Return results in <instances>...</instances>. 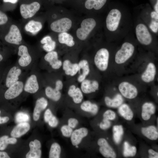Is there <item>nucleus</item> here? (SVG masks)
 <instances>
[{"mask_svg":"<svg viewBox=\"0 0 158 158\" xmlns=\"http://www.w3.org/2000/svg\"><path fill=\"white\" fill-rule=\"evenodd\" d=\"M157 95H158V92L157 93Z\"/></svg>","mask_w":158,"mask_h":158,"instance_id":"obj_57","label":"nucleus"},{"mask_svg":"<svg viewBox=\"0 0 158 158\" xmlns=\"http://www.w3.org/2000/svg\"><path fill=\"white\" fill-rule=\"evenodd\" d=\"M6 142L8 144H15L16 143V142H17V140L14 137H8L7 139Z\"/></svg>","mask_w":158,"mask_h":158,"instance_id":"obj_50","label":"nucleus"},{"mask_svg":"<svg viewBox=\"0 0 158 158\" xmlns=\"http://www.w3.org/2000/svg\"><path fill=\"white\" fill-rule=\"evenodd\" d=\"M123 132V128L121 125L114 126L113 128V138L116 143L118 144L120 142Z\"/></svg>","mask_w":158,"mask_h":158,"instance_id":"obj_35","label":"nucleus"},{"mask_svg":"<svg viewBox=\"0 0 158 158\" xmlns=\"http://www.w3.org/2000/svg\"><path fill=\"white\" fill-rule=\"evenodd\" d=\"M8 137L7 135H4L0 138V150H4L6 148L8 145L6 140Z\"/></svg>","mask_w":158,"mask_h":158,"instance_id":"obj_42","label":"nucleus"},{"mask_svg":"<svg viewBox=\"0 0 158 158\" xmlns=\"http://www.w3.org/2000/svg\"><path fill=\"white\" fill-rule=\"evenodd\" d=\"M44 59L53 70L59 69L62 66V62L59 59L58 53L55 50L47 52L44 56Z\"/></svg>","mask_w":158,"mask_h":158,"instance_id":"obj_17","label":"nucleus"},{"mask_svg":"<svg viewBox=\"0 0 158 158\" xmlns=\"http://www.w3.org/2000/svg\"><path fill=\"white\" fill-rule=\"evenodd\" d=\"M97 22L92 15L81 16L70 32L78 43L86 42L96 28Z\"/></svg>","mask_w":158,"mask_h":158,"instance_id":"obj_1","label":"nucleus"},{"mask_svg":"<svg viewBox=\"0 0 158 158\" xmlns=\"http://www.w3.org/2000/svg\"><path fill=\"white\" fill-rule=\"evenodd\" d=\"M4 39L7 43L13 45L19 46L21 44L22 36L19 29L16 25L13 24L11 25Z\"/></svg>","mask_w":158,"mask_h":158,"instance_id":"obj_11","label":"nucleus"},{"mask_svg":"<svg viewBox=\"0 0 158 158\" xmlns=\"http://www.w3.org/2000/svg\"><path fill=\"white\" fill-rule=\"evenodd\" d=\"M97 144L99 147V152L104 157L107 158L116 157V154L115 151L105 138H99Z\"/></svg>","mask_w":158,"mask_h":158,"instance_id":"obj_16","label":"nucleus"},{"mask_svg":"<svg viewBox=\"0 0 158 158\" xmlns=\"http://www.w3.org/2000/svg\"><path fill=\"white\" fill-rule=\"evenodd\" d=\"M150 28L153 32H157L158 30V20L154 19L152 20L150 24Z\"/></svg>","mask_w":158,"mask_h":158,"instance_id":"obj_45","label":"nucleus"},{"mask_svg":"<svg viewBox=\"0 0 158 158\" xmlns=\"http://www.w3.org/2000/svg\"><path fill=\"white\" fill-rule=\"evenodd\" d=\"M28 71L26 72L18 81L6 89L4 93V97L6 99H13L18 97L23 92L24 83Z\"/></svg>","mask_w":158,"mask_h":158,"instance_id":"obj_6","label":"nucleus"},{"mask_svg":"<svg viewBox=\"0 0 158 158\" xmlns=\"http://www.w3.org/2000/svg\"><path fill=\"white\" fill-rule=\"evenodd\" d=\"M8 20V18L7 15L5 13L0 10V25L6 23Z\"/></svg>","mask_w":158,"mask_h":158,"instance_id":"obj_46","label":"nucleus"},{"mask_svg":"<svg viewBox=\"0 0 158 158\" xmlns=\"http://www.w3.org/2000/svg\"><path fill=\"white\" fill-rule=\"evenodd\" d=\"M156 70L155 65L152 63H148L147 68L141 76L142 80L146 83H150L154 79Z\"/></svg>","mask_w":158,"mask_h":158,"instance_id":"obj_23","label":"nucleus"},{"mask_svg":"<svg viewBox=\"0 0 158 158\" xmlns=\"http://www.w3.org/2000/svg\"><path fill=\"white\" fill-rule=\"evenodd\" d=\"M118 111L120 115L125 119L130 121L133 116V113L129 106L127 104H122L118 109Z\"/></svg>","mask_w":158,"mask_h":158,"instance_id":"obj_34","label":"nucleus"},{"mask_svg":"<svg viewBox=\"0 0 158 158\" xmlns=\"http://www.w3.org/2000/svg\"><path fill=\"white\" fill-rule=\"evenodd\" d=\"M151 16L152 18L154 19L157 20L158 19V13L155 11H152L151 12Z\"/></svg>","mask_w":158,"mask_h":158,"instance_id":"obj_53","label":"nucleus"},{"mask_svg":"<svg viewBox=\"0 0 158 158\" xmlns=\"http://www.w3.org/2000/svg\"><path fill=\"white\" fill-rule=\"evenodd\" d=\"M79 71L80 73V70H82V72L80 74L77 78V80L79 83H81L85 79L86 76L88 75L90 71L88 62L85 59L81 60L78 63Z\"/></svg>","mask_w":158,"mask_h":158,"instance_id":"obj_26","label":"nucleus"},{"mask_svg":"<svg viewBox=\"0 0 158 158\" xmlns=\"http://www.w3.org/2000/svg\"><path fill=\"white\" fill-rule=\"evenodd\" d=\"M29 115L23 112H19L16 115V121L18 123L26 122L29 121Z\"/></svg>","mask_w":158,"mask_h":158,"instance_id":"obj_38","label":"nucleus"},{"mask_svg":"<svg viewBox=\"0 0 158 158\" xmlns=\"http://www.w3.org/2000/svg\"><path fill=\"white\" fill-rule=\"evenodd\" d=\"M155 108L154 104L150 102H145L142 106L141 116L143 120H149L152 114H154Z\"/></svg>","mask_w":158,"mask_h":158,"instance_id":"obj_28","label":"nucleus"},{"mask_svg":"<svg viewBox=\"0 0 158 158\" xmlns=\"http://www.w3.org/2000/svg\"><path fill=\"white\" fill-rule=\"evenodd\" d=\"M68 94L72 98L74 103L76 104L80 103L83 98V92L81 89L77 87L74 85H71L69 86Z\"/></svg>","mask_w":158,"mask_h":158,"instance_id":"obj_22","label":"nucleus"},{"mask_svg":"<svg viewBox=\"0 0 158 158\" xmlns=\"http://www.w3.org/2000/svg\"><path fill=\"white\" fill-rule=\"evenodd\" d=\"M154 9L155 11L158 13V1L157 0V1L155 5L154 6Z\"/></svg>","mask_w":158,"mask_h":158,"instance_id":"obj_55","label":"nucleus"},{"mask_svg":"<svg viewBox=\"0 0 158 158\" xmlns=\"http://www.w3.org/2000/svg\"><path fill=\"white\" fill-rule=\"evenodd\" d=\"M103 118L109 120H112L116 118L115 113L111 110L106 111L103 114Z\"/></svg>","mask_w":158,"mask_h":158,"instance_id":"obj_40","label":"nucleus"},{"mask_svg":"<svg viewBox=\"0 0 158 158\" xmlns=\"http://www.w3.org/2000/svg\"><path fill=\"white\" fill-rule=\"evenodd\" d=\"M62 66L63 69L67 75L73 76L78 72V63H72L69 60L67 59L64 60Z\"/></svg>","mask_w":158,"mask_h":158,"instance_id":"obj_25","label":"nucleus"},{"mask_svg":"<svg viewBox=\"0 0 158 158\" xmlns=\"http://www.w3.org/2000/svg\"><path fill=\"white\" fill-rule=\"evenodd\" d=\"M111 123L109 120L103 118L99 124L100 128L103 130L109 128L111 126Z\"/></svg>","mask_w":158,"mask_h":158,"instance_id":"obj_41","label":"nucleus"},{"mask_svg":"<svg viewBox=\"0 0 158 158\" xmlns=\"http://www.w3.org/2000/svg\"><path fill=\"white\" fill-rule=\"evenodd\" d=\"M121 16V13L119 10L116 9L111 10L106 18L107 29L111 31L116 30L119 25Z\"/></svg>","mask_w":158,"mask_h":158,"instance_id":"obj_10","label":"nucleus"},{"mask_svg":"<svg viewBox=\"0 0 158 158\" xmlns=\"http://www.w3.org/2000/svg\"><path fill=\"white\" fill-rule=\"evenodd\" d=\"M134 49V46L131 43L128 42L123 43L121 48L116 54V62L118 64L125 63L132 56Z\"/></svg>","mask_w":158,"mask_h":158,"instance_id":"obj_8","label":"nucleus"},{"mask_svg":"<svg viewBox=\"0 0 158 158\" xmlns=\"http://www.w3.org/2000/svg\"><path fill=\"white\" fill-rule=\"evenodd\" d=\"M79 123L78 120L75 118H70L67 121V125L73 129L75 128Z\"/></svg>","mask_w":158,"mask_h":158,"instance_id":"obj_44","label":"nucleus"},{"mask_svg":"<svg viewBox=\"0 0 158 158\" xmlns=\"http://www.w3.org/2000/svg\"><path fill=\"white\" fill-rule=\"evenodd\" d=\"M30 150L26 155L27 158H40L41 157L42 151L40 142L36 139L30 142L29 144Z\"/></svg>","mask_w":158,"mask_h":158,"instance_id":"obj_19","label":"nucleus"},{"mask_svg":"<svg viewBox=\"0 0 158 158\" xmlns=\"http://www.w3.org/2000/svg\"><path fill=\"white\" fill-rule=\"evenodd\" d=\"M109 58V53L107 49L102 48L97 50L94 56V61L99 70L103 71L107 69Z\"/></svg>","mask_w":158,"mask_h":158,"instance_id":"obj_9","label":"nucleus"},{"mask_svg":"<svg viewBox=\"0 0 158 158\" xmlns=\"http://www.w3.org/2000/svg\"><path fill=\"white\" fill-rule=\"evenodd\" d=\"M47 123L50 127L54 128L58 125L59 121L57 118L53 115L49 118Z\"/></svg>","mask_w":158,"mask_h":158,"instance_id":"obj_43","label":"nucleus"},{"mask_svg":"<svg viewBox=\"0 0 158 158\" xmlns=\"http://www.w3.org/2000/svg\"><path fill=\"white\" fill-rule=\"evenodd\" d=\"M8 154L5 152L0 151V158H10Z\"/></svg>","mask_w":158,"mask_h":158,"instance_id":"obj_52","label":"nucleus"},{"mask_svg":"<svg viewBox=\"0 0 158 158\" xmlns=\"http://www.w3.org/2000/svg\"><path fill=\"white\" fill-rule=\"evenodd\" d=\"M104 102L107 106L116 108L119 107L122 104L123 99L121 95L118 94L112 99L108 97H106L104 98Z\"/></svg>","mask_w":158,"mask_h":158,"instance_id":"obj_33","label":"nucleus"},{"mask_svg":"<svg viewBox=\"0 0 158 158\" xmlns=\"http://www.w3.org/2000/svg\"><path fill=\"white\" fill-rule=\"evenodd\" d=\"M46 96L49 99L54 102H57L61 99V94L60 91L56 90L50 85H47L45 88Z\"/></svg>","mask_w":158,"mask_h":158,"instance_id":"obj_30","label":"nucleus"},{"mask_svg":"<svg viewBox=\"0 0 158 158\" xmlns=\"http://www.w3.org/2000/svg\"><path fill=\"white\" fill-rule=\"evenodd\" d=\"M81 16L74 11H70L58 18L50 21V29L55 33L70 32Z\"/></svg>","mask_w":158,"mask_h":158,"instance_id":"obj_2","label":"nucleus"},{"mask_svg":"<svg viewBox=\"0 0 158 158\" xmlns=\"http://www.w3.org/2000/svg\"><path fill=\"white\" fill-rule=\"evenodd\" d=\"M135 30L137 39L140 43L148 45L151 43L152 37L145 25L141 23L138 25L136 27Z\"/></svg>","mask_w":158,"mask_h":158,"instance_id":"obj_12","label":"nucleus"},{"mask_svg":"<svg viewBox=\"0 0 158 158\" xmlns=\"http://www.w3.org/2000/svg\"><path fill=\"white\" fill-rule=\"evenodd\" d=\"M27 71L20 68L15 63L8 67L2 80V87L6 89L18 81Z\"/></svg>","mask_w":158,"mask_h":158,"instance_id":"obj_4","label":"nucleus"},{"mask_svg":"<svg viewBox=\"0 0 158 158\" xmlns=\"http://www.w3.org/2000/svg\"><path fill=\"white\" fill-rule=\"evenodd\" d=\"M42 23L39 21L31 20L29 21L25 25V30L27 32L33 34H36L42 29Z\"/></svg>","mask_w":158,"mask_h":158,"instance_id":"obj_31","label":"nucleus"},{"mask_svg":"<svg viewBox=\"0 0 158 158\" xmlns=\"http://www.w3.org/2000/svg\"><path fill=\"white\" fill-rule=\"evenodd\" d=\"M30 125L27 122L20 123L16 126L11 133L13 137L18 138L25 134L30 130Z\"/></svg>","mask_w":158,"mask_h":158,"instance_id":"obj_24","label":"nucleus"},{"mask_svg":"<svg viewBox=\"0 0 158 158\" xmlns=\"http://www.w3.org/2000/svg\"><path fill=\"white\" fill-rule=\"evenodd\" d=\"M40 42L42 44L43 49L47 52L54 50L56 47V41L49 35L44 37L41 40Z\"/></svg>","mask_w":158,"mask_h":158,"instance_id":"obj_27","label":"nucleus"},{"mask_svg":"<svg viewBox=\"0 0 158 158\" xmlns=\"http://www.w3.org/2000/svg\"><path fill=\"white\" fill-rule=\"evenodd\" d=\"M18 58L16 63L25 71L31 70L34 65L37 63V58L31 54L27 46L21 44L18 48Z\"/></svg>","mask_w":158,"mask_h":158,"instance_id":"obj_3","label":"nucleus"},{"mask_svg":"<svg viewBox=\"0 0 158 158\" xmlns=\"http://www.w3.org/2000/svg\"><path fill=\"white\" fill-rule=\"evenodd\" d=\"M55 34L56 35L57 42L61 45L72 48L74 47L78 43L74 37L70 32H65Z\"/></svg>","mask_w":158,"mask_h":158,"instance_id":"obj_15","label":"nucleus"},{"mask_svg":"<svg viewBox=\"0 0 158 158\" xmlns=\"http://www.w3.org/2000/svg\"><path fill=\"white\" fill-rule=\"evenodd\" d=\"M63 83L61 80H58L55 81L54 88L56 90L60 91L63 89Z\"/></svg>","mask_w":158,"mask_h":158,"instance_id":"obj_48","label":"nucleus"},{"mask_svg":"<svg viewBox=\"0 0 158 158\" xmlns=\"http://www.w3.org/2000/svg\"><path fill=\"white\" fill-rule=\"evenodd\" d=\"M48 104L47 99L44 97H41L37 99L33 114V118L34 121H36L39 119L41 112L47 108Z\"/></svg>","mask_w":158,"mask_h":158,"instance_id":"obj_21","label":"nucleus"},{"mask_svg":"<svg viewBox=\"0 0 158 158\" xmlns=\"http://www.w3.org/2000/svg\"><path fill=\"white\" fill-rule=\"evenodd\" d=\"M53 115V114L51 111L49 109H46L44 114V119L45 121L47 123L50 118Z\"/></svg>","mask_w":158,"mask_h":158,"instance_id":"obj_47","label":"nucleus"},{"mask_svg":"<svg viewBox=\"0 0 158 158\" xmlns=\"http://www.w3.org/2000/svg\"><path fill=\"white\" fill-rule=\"evenodd\" d=\"M0 110V114L1 113ZM9 118L8 116L1 117L0 116V124H3L7 122L9 120Z\"/></svg>","mask_w":158,"mask_h":158,"instance_id":"obj_51","label":"nucleus"},{"mask_svg":"<svg viewBox=\"0 0 158 158\" xmlns=\"http://www.w3.org/2000/svg\"><path fill=\"white\" fill-rule=\"evenodd\" d=\"M149 154V157L150 158H158V153L152 149H149L148 150Z\"/></svg>","mask_w":158,"mask_h":158,"instance_id":"obj_49","label":"nucleus"},{"mask_svg":"<svg viewBox=\"0 0 158 158\" xmlns=\"http://www.w3.org/2000/svg\"><path fill=\"white\" fill-rule=\"evenodd\" d=\"M60 130L63 136L67 138L70 137L73 130V129L67 124L63 125Z\"/></svg>","mask_w":158,"mask_h":158,"instance_id":"obj_39","label":"nucleus"},{"mask_svg":"<svg viewBox=\"0 0 158 158\" xmlns=\"http://www.w3.org/2000/svg\"><path fill=\"white\" fill-rule=\"evenodd\" d=\"M118 89L122 95L126 98L133 99L135 98L138 94L136 87L127 82H123L118 86Z\"/></svg>","mask_w":158,"mask_h":158,"instance_id":"obj_14","label":"nucleus"},{"mask_svg":"<svg viewBox=\"0 0 158 158\" xmlns=\"http://www.w3.org/2000/svg\"><path fill=\"white\" fill-rule=\"evenodd\" d=\"M40 87V74L36 63L27 75L24 83V91L30 94H35L39 90Z\"/></svg>","mask_w":158,"mask_h":158,"instance_id":"obj_5","label":"nucleus"},{"mask_svg":"<svg viewBox=\"0 0 158 158\" xmlns=\"http://www.w3.org/2000/svg\"><path fill=\"white\" fill-rule=\"evenodd\" d=\"M4 59V57L0 53V63Z\"/></svg>","mask_w":158,"mask_h":158,"instance_id":"obj_56","label":"nucleus"},{"mask_svg":"<svg viewBox=\"0 0 158 158\" xmlns=\"http://www.w3.org/2000/svg\"><path fill=\"white\" fill-rule=\"evenodd\" d=\"M80 108L83 111L93 115L96 114L98 111V107L97 105L89 100L83 102L80 105Z\"/></svg>","mask_w":158,"mask_h":158,"instance_id":"obj_32","label":"nucleus"},{"mask_svg":"<svg viewBox=\"0 0 158 158\" xmlns=\"http://www.w3.org/2000/svg\"><path fill=\"white\" fill-rule=\"evenodd\" d=\"M107 0H85L83 7L80 8L76 13L79 15H91V11L93 10L98 11L105 4Z\"/></svg>","mask_w":158,"mask_h":158,"instance_id":"obj_7","label":"nucleus"},{"mask_svg":"<svg viewBox=\"0 0 158 158\" xmlns=\"http://www.w3.org/2000/svg\"><path fill=\"white\" fill-rule=\"evenodd\" d=\"M41 6L37 2H33L29 4H22L20 8V14L25 19L32 17L39 11Z\"/></svg>","mask_w":158,"mask_h":158,"instance_id":"obj_13","label":"nucleus"},{"mask_svg":"<svg viewBox=\"0 0 158 158\" xmlns=\"http://www.w3.org/2000/svg\"><path fill=\"white\" fill-rule=\"evenodd\" d=\"M99 84L96 80L85 79L81 83L80 89L83 93L88 94L98 90Z\"/></svg>","mask_w":158,"mask_h":158,"instance_id":"obj_20","label":"nucleus"},{"mask_svg":"<svg viewBox=\"0 0 158 158\" xmlns=\"http://www.w3.org/2000/svg\"><path fill=\"white\" fill-rule=\"evenodd\" d=\"M61 148L60 145L57 142H54L51 145L49 153V158H59L60 157Z\"/></svg>","mask_w":158,"mask_h":158,"instance_id":"obj_36","label":"nucleus"},{"mask_svg":"<svg viewBox=\"0 0 158 158\" xmlns=\"http://www.w3.org/2000/svg\"><path fill=\"white\" fill-rule=\"evenodd\" d=\"M136 151L135 147L130 146L127 141L124 142L123 155L124 157H133L136 154Z\"/></svg>","mask_w":158,"mask_h":158,"instance_id":"obj_37","label":"nucleus"},{"mask_svg":"<svg viewBox=\"0 0 158 158\" xmlns=\"http://www.w3.org/2000/svg\"><path fill=\"white\" fill-rule=\"evenodd\" d=\"M88 129L82 127L73 130L70 137V140L73 145L77 146L80 144L84 138L88 134Z\"/></svg>","mask_w":158,"mask_h":158,"instance_id":"obj_18","label":"nucleus"},{"mask_svg":"<svg viewBox=\"0 0 158 158\" xmlns=\"http://www.w3.org/2000/svg\"><path fill=\"white\" fill-rule=\"evenodd\" d=\"M142 133L148 139L152 140H155L158 138V132L156 127L154 126H150L141 128Z\"/></svg>","mask_w":158,"mask_h":158,"instance_id":"obj_29","label":"nucleus"},{"mask_svg":"<svg viewBox=\"0 0 158 158\" xmlns=\"http://www.w3.org/2000/svg\"><path fill=\"white\" fill-rule=\"evenodd\" d=\"M4 2H10L12 4H16L18 1V0H3Z\"/></svg>","mask_w":158,"mask_h":158,"instance_id":"obj_54","label":"nucleus"}]
</instances>
